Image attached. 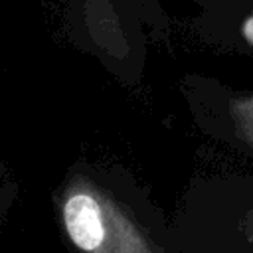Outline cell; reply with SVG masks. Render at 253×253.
I'll return each mask as SVG.
<instances>
[{
  "mask_svg": "<svg viewBox=\"0 0 253 253\" xmlns=\"http://www.w3.org/2000/svg\"><path fill=\"white\" fill-rule=\"evenodd\" d=\"M57 210L77 253H160L130 210L87 174L67 178Z\"/></svg>",
  "mask_w": 253,
  "mask_h": 253,
  "instance_id": "cell-1",
  "label": "cell"
},
{
  "mask_svg": "<svg viewBox=\"0 0 253 253\" xmlns=\"http://www.w3.org/2000/svg\"><path fill=\"white\" fill-rule=\"evenodd\" d=\"M229 119L237 138L253 150V93L229 101Z\"/></svg>",
  "mask_w": 253,
  "mask_h": 253,
  "instance_id": "cell-2",
  "label": "cell"
},
{
  "mask_svg": "<svg viewBox=\"0 0 253 253\" xmlns=\"http://www.w3.org/2000/svg\"><path fill=\"white\" fill-rule=\"evenodd\" d=\"M12 200H14V186H10L6 182H0V225L6 221Z\"/></svg>",
  "mask_w": 253,
  "mask_h": 253,
  "instance_id": "cell-3",
  "label": "cell"
},
{
  "mask_svg": "<svg viewBox=\"0 0 253 253\" xmlns=\"http://www.w3.org/2000/svg\"><path fill=\"white\" fill-rule=\"evenodd\" d=\"M243 231H245V235H247V239L253 243V206L245 211V215H243Z\"/></svg>",
  "mask_w": 253,
  "mask_h": 253,
  "instance_id": "cell-4",
  "label": "cell"
},
{
  "mask_svg": "<svg viewBox=\"0 0 253 253\" xmlns=\"http://www.w3.org/2000/svg\"><path fill=\"white\" fill-rule=\"evenodd\" d=\"M243 32H245V38L249 40V43H253V18H251V20H247V24H245Z\"/></svg>",
  "mask_w": 253,
  "mask_h": 253,
  "instance_id": "cell-5",
  "label": "cell"
}]
</instances>
